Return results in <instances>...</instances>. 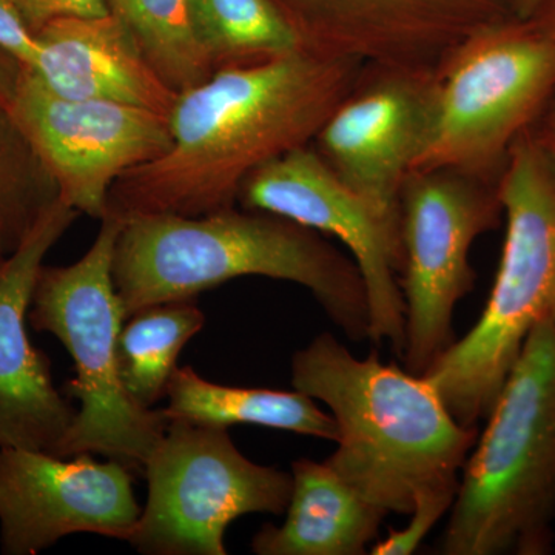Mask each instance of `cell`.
<instances>
[{"label":"cell","mask_w":555,"mask_h":555,"mask_svg":"<svg viewBox=\"0 0 555 555\" xmlns=\"http://www.w3.org/2000/svg\"><path fill=\"white\" fill-rule=\"evenodd\" d=\"M363 67L302 49L218 69L179 94L169 118L170 149L115 182L107 215L124 222L149 215L206 217L235 207L254 171L312 144Z\"/></svg>","instance_id":"cell-1"},{"label":"cell","mask_w":555,"mask_h":555,"mask_svg":"<svg viewBox=\"0 0 555 555\" xmlns=\"http://www.w3.org/2000/svg\"><path fill=\"white\" fill-rule=\"evenodd\" d=\"M243 276L299 284L350 341L369 339L363 276L317 230L235 207L206 217L149 215L122 222L113 281L126 318L160 302L195 299Z\"/></svg>","instance_id":"cell-2"},{"label":"cell","mask_w":555,"mask_h":555,"mask_svg":"<svg viewBox=\"0 0 555 555\" xmlns=\"http://www.w3.org/2000/svg\"><path fill=\"white\" fill-rule=\"evenodd\" d=\"M292 386L337 423L327 465L387 516H409L434 492L456 494L478 427L460 425L423 375L382 363L375 350L360 360L324 332L294 353Z\"/></svg>","instance_id":"cell-3"},{"label":"cell","mask_w":555,"mask_h":555,"mask_svg":"<svg viewBox=\"0 0 555 555\" xmlns=\"http://www.w3.org/2000/svg\"><path fill=\"white\" fill-rule=\"evenodd\" d=\"M460 474L444 555H546L555 542V321L529 335Z\"/></svg>","instance_id":"cell-4"},{"label":"cell","mask_w":555,"mask_h":555,"mask_svg":"<svg viewBox=\"0 0 555 555\" xmlns=\"http://www.w3.org/2000/svg\"><path fill=\"white\" fill-rule=\"evenodd\" d=\"M499 189L506 235L494 286L476 326L423 374L467 427L488 416L532 331L555 321V167L531 129Z\"/></svg>","instance_id":"cell-5"},{"label":"cell","mask_w":555,"mask_h":555,"mask_svg":"<svg viewBox=\"0 0 555 555\" xmlns=\"http://www.w3.org/2000/svg\"><path fill=\"white\" fill-rule=\"evenodd\" d=\"M120 230L122 221L107 215L79 261L65 268L42 266L28 321L60 339L75 363V378L65 392L79 401V409L53 455L98 454L144 470L169 418L163 409L134 403L120 382L118 337L127 318L113 281Z\"/></svg>","instance_id":"cell-6"},{"label":"cell","mask_w":555,"mask_h":555,"mask_svg":"<svg viewBox=\"0 0 555 555\" xmlns=\"http://www.w3.org/2000/svg\"><path fill=\"white\" fill-rule=\"evenodd\" d=\"M437 75L436 119L412 171L452 169L499 182L514 142L555 91V36L507 17L463 40Z\"/></svg>","instance_id":"cell-7"},{"label":"cell","mask_w":555,"mask_h":555,"mask_svg":"<svg viewBox=\"0 0 555 555\" xmlns=\"http://www.w3.org/2000/svg\"><path fill=\"white\" fill-rule=\"evenodd\" d=\"M147 505L129 543L147 555H225L248 514L286 513L294 478L241 454L225 427L169 420L144 465Z\"/></svg>","instance_id":"cell-8"},{"label":"cell","mask_w":555,"mask_h":555,"mask_svg":"<svg viewBox=\"0 0 555 555\" xmlns=\"http://www.w3.org/2000/svg\"><path fill=\"white\" fill-rule=\"evenodd\" d=\"M499 182L429 169L411 171L401 188V361L411 374H425L454 345V310L476 283L470 247L502 222Z\"/></svg>","instance_id":"cell-9"},{"label":"cell","mask_w":555,"mask_h":555,"mask_svg":"<svg viewBox=\"0 0 555 555\" xmlns=\"http://www.w3.org/2000/svg\"><path fill=\"white\" fill-rule=\"evenodd\" d=\"M5 104L56 182L61 199L100 221L115 182L171 145L167 116L116 102L60 96L30 68L20 67Z\"/></svg>","instance_id":"cell-10"},{"label":"cell","mask_w":555,"mask_h":555,"mask_svg":"<svg viewBox=\"0 0 555 555\" xmlns=\"http://www.w3.org/2000/svg\"><path fill=\"white\" fill-rule=\"evenodd\" d=\"M437 98V69L364 65L312 142L400 240L401 188L429 141Z\"/></svg>","instance_id":"cell-11"},{"label":"cell","mask_w":555,"mask_h":555,"mask_svg":"<svg viewBox=\"0 0 555 555\" xmlns=\"http://www.w3.org/2000/svg\"><path fill=\"white\" fill-rule=\"evenodd\" d=\"M241 208L268 211L332 235L352 255L369 306V339L389 343L401 358L404 301L400 287L403 247L374 208L346 188L312 147L294 150L254 171L240 190Z\"/></svg>","instance_id":"cell-12"},{"label":"cell","mask_w":555,"mask_h":555,"mask_svg":"<svg viewBox=\"0 0 555 555\" xmlns=\"http://www.w3.org/2000/svg\"><path fill=\"white\" fill-rule=\"evenodd\" d=\"M131 469L91 454L0 448V550L36 555L64 537L129 542L141 516Z\"/></svg>","instance_id":"cell-13"},{"label":"cell","mask_w":555,"mask_h":555,"mask_svg":"<svg viewBox=\"0 0 555 555\" xmlns=\"http://www.w3.org/2000/svg\"><path fill=\"white\" fill-rule=\"evenodd\" d=\"M61 198L0 266V448L54 454L76 412L54 386L50 358L31 345L28 310L43 258L78 218Z\"/></svg>","instance_id":"cell-14"},{"label":"cell","mask_w":555,"mask_h":555,"mask_svg":"<svg viewBox=\"0 0 555 555\" xmlns=\"http://www.w3.org/2000/svg\"><path fill=\"white\" fill-rule=\"evenodd\" d=\"M36 40L38 56L30 69L53 93L133 105L170 118L179 94L159 78L115 14L61 17L43 25Z\"/></svg>","instance_id":"cell-15"},{"label":"cell","mask_w":555,"mask_h":555,"mask_svg":"<svg viewBox=\"0 0 555 555\" xmlns=\"http://www.w3.org/2000/svg\"><path fill=\"white\" fill-rule=\"evenodd\" d=\"M291 502L281 526L266 525L251 540L258 555H363L387 514L366 502L324 462L292 463Z\"/></svg>","instance_id":"cell-16"},{"label":"cell","mask_w":555,"mask_h":555,"mask_svg":"<svg viewBox=\"0 0 555 555\" xmlns=\"http://www.w3.org/2000/svg\"><path fill=\"white\" fill-rule=\"evenodd\" d=\"M169 420H185L198 425L228 427L251 425L287 430L337 441V423L321 411L315 400L294 390L217 385L201 377L195 369L177 367L167 387Z\"/></svg>","instance_id":"cell-17"},{"label":"cell","mask_w":555,"mask_h":555,"mask_svg":"<svg viewBox=\"0 0 555 555\" xmlns=\"http://www.w3.org/2000/svg\"><path fill=\"white\" fill-rule=\"evenodd\" d=\"M206 315L195 299L160 302L127 318L118 337L120 382L141 408L153 409L167 396L185 345L203 331Z\"/></svg>","instance_id":"cell-18"},{"label":"cell","mask_w":555,"mask_h":555,"mask_svg":"<svg viewBox=\"0 0 555 555\" xmlns=\"http://www.w3.org/2000/svg\"><path fill=\"white\" fill-rule=\"evenodd\" d=\"M190 20L215 72L276 60L302 50L270 0H189Z\"/></svg>","instance_id":"cell-19"},{"label":"cell","mask_w":555,"mask_h":555,"mask_svg":"<svg viewBox=\"0 0 555 555\" xmlns=\"http://www.w3.org/2000/svg\"><path fill=\"white\" fill-rule=\"evenodd\" d=\"M109 13L131 33L145 60L175 93L215 73L190 20L189 0H107Z\"/></svg>","instance_id":"cell-20"},{"label":"cell","mask_w":555,"mask_h":555,"mask_svg":"<svg viewBox=\"0 0 555 555\" xmlns=\"http://www.w3.org/2000/svg\"><path fill=\"white\" fill-rule=\"evenodd\" d=\"M60 189L0 96V250L13 254Z\"/></svg>","instance_id":"cell-21"},{"label":"cell","mask_w":555,"mask_h":555,"mask_svg":"<svg viewBox=\"0 0 555 555\" xmlns=\"http://www.w3.org/2000/svg\"><path fill=\"white\" fill-rule=\"evenodd\" d=\"M455 494L434 492L416 500L414 509L409 514L406 528L390 531L385 539L371 546L372 555H411L418 550L423 540L433 531L451 509Z\"/></svg>","instance_id":"cell-22"},{"label":"cell","mask_w":555,"mask_h":555,"mask_svg":"<svg viewBox=\"0 0 555 555\" xmlns=\"http://www.w3.org/2000/svg\"><path fill=\"white\" fill-rule=\"evenodd\" d=\"M0 50L25 68H31L38 56V40L16 0H0Z\"/></svg>","instance_id":"cell-23"},{"label":"cell","mask_w":555,"mask_h":555,"mask_svg":"<svg viewBox=\"0 0 555 555\" xmlns=\"http://www.w3.org/2000/svg\"><path fill=\"white\" fill-rule=\"evenodd\" d=\"M31 31L61 17H100L109 13L107 0H16Z\"/></svg>","instance_id":"cell-24"},{"label":"cell","mask_w":555,"mask_h":555,"mask_svg":"<svg viewBox=\"0 0 555 555\" xmlns=\"http://www.w3.org/2000/svg\"><path fill=\"white\" fill-rule=\"evenodd\" d=\"M531 131L555 167V91L547 101L546 107L543 108L542 115L531 127Z\"/></svg>","instance_id":"cell-25"},{"label":"cell","mask_w":555,"mask_h":555,"mask_svg":"<svg viewBox=\"0 0 555 555\" xmlns=\"http://www.w3.org/2000/svg\"><path fill=\"white\" fill-rule=\"evenodd\" d=\"M532 24L547 35L555 36V0H546L528 17Z\"/></svg>","instance_id":"cell-26"},{"label":"cell","mask_w":555,"mask_h":555,"mask_svg":"<svg viewBox=\"0 0 555 555\" xmlns=\"http://www.w3.org/2000/svg\"><path fill=\"white\" fill-rule=\"evenodd\" d=\"M546 0H511L514 14L520 20H528L532 13Z\"/></svg>","instance_id":"cell-27"},{"label":"cell","mask_w":555,"mask_h":555,"mask_svg":"<svg viewBox=\"0 0 555 555\" xmlns=\"http://www.w3.org/2000/svg\"><path fill=\"white\" fill-rule=\"evenodd\" d=\"M7 257H9V255H5L2 250H0V266H2V262L5 261Z\"/></svg>","instance_id":"cell-28"}]
</instances>
